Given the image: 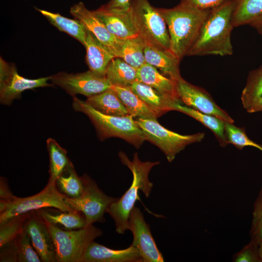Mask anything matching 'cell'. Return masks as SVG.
<instances>
[{
    "label": "cell",
    "instance_id": "6da1fadb",
    "mask_svg": "<svg viewBox=\"0 0 262 262\" xmlns=\"http://www.w3.org/2000/svg\"><path fill=\"white\" fill-rule=\"evenodd\" d=\"M234 4V0H228L211 10L187 55L224 56L233 54L230 37L234 27L232 14Z\"/></svg>",
    "mask_w": 262,
    "mask_h": 262
},
{
    "label": "cell",
    "instance_id": "7a4b0ae2",
    "mask_svg": "<svg viewBox=\"0 0 262 262\" xmlns=\"http://www.w3.org/2000/svg\"><path fill=\"white\" fill-rule=\"evenodd\" d=\"M121 163L127 166L132 172L133 179L130 187L122 196L113 202L106 210L113 219L115 231L123 234L128 230L129 218L130 213L138 199V192L141 191L146 197L149 196L153 184L148 179L151 168L159 164V162H142L137 153L133 154V159L130 160L122 151L118 153Z\"/></svg>",
    "mask_w": 262,
    "mask_h": 262
},
{
    "label": "cell",
    "instance_id": "3957f363",
    "mask_svg": "<svg viewBox=\"0 0 262 262\" xmlns=\"http://www.w3.org/2000/svg\"><path fill=\"white\" fill-rule=\"evenodd\" d=\"M159 10L167 27L169 50L180 61L187 55L211 10L181 3L172 8Z\"/></svg>",
    "mask_w": 262,
    "mask_h": 262
},
{
    "label": "cell",
    "instance_id": "277c9868",
    "mask_svg": "<svg viewBox=\"0 0 262 262\" xmlns=\"http://www.w3.org/2000/svg\"><path fill=\"white\" fill-rule=\"evenodd\" d=\"M72 107L76 111L85 114L90 118L102 140L109 137H119L137 148L146 140L142 130L131 115L103 114L76 97L73 98Z\"/></svg>",
    "mask_w": 262,
    "mask_h": 262
},
{
    "label": "cell",
    "instance_id": "5b68a950",
    "mask_svg": "<svg viewBox=\"0 0 262 262\" xmlns=\"http://www.w3.org/2000/svg\"><path fill=\"white\" fill-rule=\"evenodd\" d=\"M45 223L54 244L57 262H83L89 245L103 233L93 225L78 229L64 230Z\"/></svg>",
    "mask_w": 262,
    "mask_h": 262
},
{
    "label": "cell",
    "instance_id": "8992f818",
    "mask_svg": "<svg viewBox=\"0 0 262 262\" xmlns=\"http://www.w3.org/2000/svg\"><path fill=\"white\" fill-rule=\"evenodd\" d=\"M129 10L138 34L146 44L169 50L167 27L159 8L147 0H132Z\"/></svg>",
    "mask_w": 262,
    "mask_h": 262
},
{
    "label": "cell",
    "instance_id": "52a82bcc",
    "mask_svg": "<svg viewBox=\"0 0 262 262\" xmlns=\"http://www.w3.org/2000/svg\"><path fill=\"white\" fill-rule=\"evenodd\" d=\"M136 121L146 140L157 146L170 163L187 146L201 142L205 136L204 132L189 135L179 134L165 128L155 119L138 118Z\"/></svg>",
    "mask_w": 262,
    "mask_h": 262
},
{
    "label": "cell",
    "instance_id": "ba28073f",
    "mask_svg": "<svg viewBox=\"0 0 262 262\" xmlns=\"http://www.w3.org/2000/svg\"><path fill=\"white\" fill-rule=\"evenodd\" d=\"M65 196L55 185L47 183L39 193L28 197H15L12 201L7 200L6 210L0 213V224L21 214L44 208H54L63 212L74 211L66 202Z\"/></svg>",
    "mask_w": 262,
    "mask_h": 262
},
{
    "label": "cell",
    "instance_id": "9c48e42d",
    "mask_svg": "<svg viewBox=\"0 0 262 262\" xmlns=\"http://www.w3.org/2000/svg\"><path fill=\"white\" fill-rule=\"evenodd\" d=\"M82 177L84 183L82 194L77 197L66 196L65 201L74 211L83 214L86 226L95 222H103L107 208L118 198L106 195L88 175L84 174Z\"/></svg>",
    "mask_w": 262,
    "mask_h": 262
},
{
    "label": "cell",
    "instance_id": "30bf717a",
    "mask_svg": "<svg viewBox=\"0 0 262 262\" xmlns=\"http://www.w3.org/2000/svg\"><path fill=\"white\" fill-rule=\"evenodd\" d=\"M53 85L64 89L72 98L81 94L87 98L100 94L111 87L105 77L98 76L90 70L75 74L61 72L50 76Z\"/></svg>",
    "mask_w": 262,
    "mask_h": 262
},
{
    "label": "cell",
    "instance_id": "8fae6325",
    "mask_svg": "<svg viewBox=\"0 0 262 262\" xmlns=\"http://www.w3.org/2000/svg\"><path fill=\"white\" fill-rule=\"evenodd\" d=\"M178 98L185 105L225 122L234 123L233 119L214 101L204 89L192 84L182 78L176 81Z\"/></svg>",
    "mask_w": 262,
    "mask_h": 262
},
{
    "label": "cell",
    "instance_id": "7c38bea8",
    "mask_svg": "<svg viewBox=\"0 0 262 262\" xmlns=\"http://www.w3.org/2000/svg\"><path fill=\"white\" fill-rule=\"evenodd\" d=\"M128 229L133 235L131 245L137 247L143 262H163L164 259L140 209L134 206L129 218Z\"/></svg>",
    "mask_w": 262,
    "mask_h": 262
},
{
    "label": "cell",
    "instance_id": "4fadbf2b",
    "mask_svg": "<svg viewBox=\"0 0 262 262\" xmlns=\"http://www.w3.org/2000/svg\"><path fill=\"white\" fill-rule=\"evenodd\" d=\"M70 14L84 26L102 44L115 56L118 57L121 39L113 35L93 11L88 10L82 2L72 6Z\"/></svg>",
    "mask_w": 262,
    "mask_h": 262
},
{
    "label": "cell",
    "instance_id": "5bb4252c",
    "mask_svg": "<svg viewBox=\"0 0 262 262\" xmlns=\"http://www.w3.org/2000/svg\"><path fill=\"white\" fill-rule=\"evenodd\" d=\"M24 230L43 262H57L54 244L45 222L34 211L31 212Z\"/></svg>",
    "mask_w": 262,
    "mask_h": 262
},
{
    "label": "cell",
    "instance_id": "9a60e30c",
    "mask_svg": "<svg viewBox=\"0 0 262 262\" xmlns=\"http://www.w3.org/2000/svg\"><path fill=\"white\" fill-rule=\"evenodd\" d=\"M93 11L116 38L124 39L139 36L129 9L127 11L115 10L104 5Z\"/></svg>",
    "mask_w": 262,
    "mask_h": 262
},
{
    "label": "cell",
    "instance_id": "2e32d148",
    "mask_svg": "<svg viewBox=\"0 0 262 262\" xmlns=\"http://www.w3.org/2000/svg\"><path fill=\"white\" fill-rule=\"evenodd\" d=\"M83 262H143L138 248L132 245L112 249L93 241L88 247Z\"/></svg>",
    "mask_w": 262,
    "mask_h": 262
},
{
    "label": "cell",
    "instance_id": "e0dca14e",
    "mask_svg": "<svg viewBox=\"0 0 262 262\" xmlns=\"http://www.w3.org/2000/svg\"><path fill=\"white\" fill-rule=\"evenodd\" d=\"M50 76L36 79H30L20 76L15 67L12 74L3 85L0 86V101L4 105H10L15 99L20 97L21 93L28 89L52 86L48 82Z\"/></svg>",
    "mask_w": 262,
    "mask_h": 262
},
{
    "label": "cell",
    "instance_id": "ac0fdd59",
    "mask_svg": "<svg viewBox=\"0 0 262 262\" xmlns=\"http://www.w3.org/2000/svg\"><path fill=\"white\" fill-rule=\"evenodd\" d=\"M84 47L89 70L98 76L105 77L109 64L115 56L88 31Z\"/></svg>",
    "mask_w": 262,
    "mask_h": 262
},
{
    "label": "cell",
    "instance_id": "d6986e66",
    "mask_svg": "<svg viewBox=\"0 0 262 262\" xmlns=\"http://www.w3.org/2000/svg\"><path fill=\"white\" fill-rule=\"evenodd\" d=\"M145 62L159 69L165 76L177 81L182 78L179 69L180 60L169 50L147 44L144 49Z\"/></svg>",
    "mask_w": 262,
    "mask_h": 262
},
{
    "label": "cell",
    "instance_id": "ffe728a7",
    "mask_svg": "<svg viewBox=\"0 0 262 262\" xmlns=\"http://www.w3.org/2000/svg\"><path fill=\"white\" fill-rule=\"evenodd\" d=\"M137 81L150 86L164 95L179 98L176 81L165 76L156 67L147 63L137 69Z\"/></svg>",
    "mask_w": 262,
    "mask_h": 262
},
{
    "label": "cell",
    "instance_id": "44dd1931",
    "mask_svg": "<svg viewBox=\"0 0 262 262\" xmlns=\"http://www.w3.org/2000/svg\"><path fill=\"white\" fill-rule=\"evenodd\" d=\"M34 212L45 222L64 230L78 229L86 226L85 217L80 212H63L50 207Z\"/></svg>",
    "mask_w": 262,
    "mask_h": 262
},
{
    "label": "cell",
    "instance_id": "7402d4cb",
    "mask_svg": "<svg viewBox=\"0 0 262 262\" xmlns=\"http://www.w3.org/2000/svg\"><path fill=\"white\" fill-rule=\"evenodd\" d=\"M180 100L174 101L171 106V111L184 113L201 123L214 134L222 147L228 144L225 131V121L211 115L204 114L181 104Z\"/></svg>",
    "mask_w": 262,
    "mask_h": 262
},
{
    "label": "cell",
    "instance_id": "603a6c76",
    "mask_svg": "<svg viewBox=\"0 0 262 262\" xmlns=\"http://www.w3.org/2000/svg\"><path fill=\"white\" fill-rule=\"evenodd\" d=\"M129 87L143 101L154 110L159 116L171 111L172 102L179 99L164 95L150 86L137 81L133 82Z\"/></svg>",
    "mask_w": 262,
    "mask_h": 262
},
{
    "label": "cell",
    "instance_id": "cb8c5ba5",
    "mask_svg": "<svg viewBox=\"0 0 262 262\" xmlns=\"http://www.w3.org/2000/svg\"><path fill=\"white\" fill-rule=\"evenodd\" d=\"M122 103L128 110L129 114L133 117L143 119H155L158 114L143 101L129 87L112 85Z\"/></svg>",
    "mask_w": 262,
    "mask_h": 262
},
{
    "label": "cell",
    "instance_id": "d4e9b609",
    "mask_svg": "<svg viewBox=\"0 0 262 262\" xmlns=\"http://www.w3.org/2000/svg\"><path fill=\"white\" fill-rule=\"evenodd\" d=\"M85 102L96 110L107 115H130L122 101L111 87L106 91L87 98Z\"/></svg>",
    "mask_w": 262,
    "mask_h": 262
},
{
    "label": "cell",
    "instance_id": "484cf974",
    "mask_svg": "<svg viewBox=\"0 0 262 262\" xmlns=\"http://www.w3.org/2000/svg\"><path fill=\"white\" fill-rule=\"evenodd\" d=\"M36 10L59 31L67 33L84 46L87 30L79 20L65 17L59 13L38 8Z\"/></svg>",
    "mask_w": 262,
    "mask_h": 262
},
{
    "label": "cell",
    "instance_id": "4316f807",
    "mask_svg": "<svg viewBox=\"0 0 262 262\" xmlns=\"http://www.w3.org/2000/svg\"><path fill=\"white\" fill-rule=\"evenodd\" d=\"M105 77L112 85L129 87L137 81V69L115 57L109 64Z\"/></svg>",
    "mask_w": 262,
    "mask_h": 262
},
{
    "label": "cell",
    "instance_id": "83f0119b",
    "mask_svg": "<svg viewBox=\"0 0 262 262\" xmlns=\"http://www.w3.org/2000/svg\"><path fill=\"white\" fill-rule=\"evenodd\" d=\"M47 146L49 158L48 183L55 185L57 179L72 163L67 156L66 150L54 139L48 138Z\"/></svg>",
    "mask_w": 262,
    "mask_h": 262
},
{
    "label": "cell",
    "instance_id": "f1b7e54d",
    "mask_svg": "<svg viewBox=\"0 0 262 262\" xmlns=\"http://www.w3.org/2000/svg\"><path fill=\"white\" fill-rule=\"evenodd\" d=\"M232 14L233 27L250 25L262 15V0H234Z\"/></svg>",
    "mask_w": 262,
    "mask_h": 262
},
{
    "label": "cell",
    "instance_id": "f546056e",
    "mask_svg": "<svg viewBox=\"0 0 262 262\" xmlns=\"http://www.w3.org/2000/svg\"><path fill=\"white\" fill-rule=\"evenodd\" d=\"M146 43L139 36L121 39L118 57L138 69L145 64L144 49Z\"/></svg>",
    "mask_w": 262,
    "mask_h": 262
},
{
    "label": "cell",
    "instance_id": "4dcf8cb0",
    "mask_svg": "<svg viewBox=\"0 0 262 262\" xmlns=\"http://www.w3.org/2000/svg\"><path fill=\"white\" fill-rule=\"evenodd\" d=\"M55 185L62 194L68 197H78L84 190L82 177L78 175L72 163L57 179Z\"/></svg>",
    "mask_w": 262,
    "mask_h": 262
},
{
    "label": "cell",
    "instance_id": "1f68e13d",
    "mask_svg": "<svg viewBox=\"0 0 262 262\" xmlns=\"http://www.w3.org/2000/svg\"><path fill=\"white\" fill-rule=\"evenodd\" d=\"M262 95V66L250 72L241 99L244 109L248 110Z\"/></svg>",
    "mask_w": 262,
    "mask_h": 262
},
{
    "label": "cell",
    "instance_id": "d6a6232c",
    "mask_svg": "<svg viewBox=\"0 0 262 262\" xmlns=\"http://www.w3.org/2000/svg\"><path fill=\"white\" fill-rule=\"evenodd\" d=\"M31 212L15 216L0 224V247L14 240L23 231Z\"/></svg>",
    "mask_w": 262,
    "mask_h": 262
},
{
    "label": "cell",
    "instance_id": "836d02e7",
    "mask_svg": "<svg viewBox=\"0 0 262 262\" xmlns=\"http://www.w3.org/2000/svg\"><path fill=\"white\" fill-rule=\"evenodd\" d=\"M225 131L229 144L239 150L246 147H254L262 152V145L251 140L247 135L244 127H239L233 123L225 122Z\"/></svg>",
    "mask_w": 262,
    "mask_h": 262
},
{
    "label": "cell",
    "instance_id": "e575fe53",
    "mask_svg": "<svg viewBox=\"0 0 262 262\" xmlns=\"http://www.w3.org/2000/svg\"><path fill=\"white\" fill-rule=\"evenodd\" d=\"M17 262H41L27 233L23 231L15 238Z\"/></svg>",
    "mask_w": 262,
    "mask_h": 262
},
{
    "label": "cell",
    "instance_id": "d590c367",
    "mask_svg": "<svg viewBox=\"0 0 262 262\" xmlns=\"http://www.w3.org/2000/svg\"><path fill=\"white\" fill-rule=\"evenodd\" d=\"M249 236L250 241L259 246L262 243V186L253 205Z\"/></svg>",
    "mask_w": 262,
    "mask_h": 262
},
{
    "label": "cell",
    "instance_id": "8d00e7d4",
    "mask_svg": "<svg viewBox=\"0 0 262 262\" xmlns=\"http://www.w3.org/2000/svg\"><path fill=\"white\" fill-rule=\"evenodd\" d=\"M259 245L250 241L239 251L233 255L232 261L262 262L259 254Z\"/></svg>",
    "mask_w": 262,
    "mask_h": 262
},
{
    "label": "cell",
    "instance_id": "74e56055",
    "mask_svg": "<svg viewBox=\"0 0 262 262\" xmlns=\"http://www.w3.org/2000/svg\"><path fill=\"white\" fill-rule=\"evenodd\" d=\"M228 0H181V4L202 10H211Z\"/></svg>",
    "mask_w": 262,
    "mask_h": 262
},
{
    "label": "cell",
    "instance_id": "f35d334b",
    "mask_svg": "<svg viewBox=\"0 0 262 262\" xmlns=\"http://www.w3.org/2000/svg\"><path fill=\"white\" fill-rule=\"evenodd\" d=\"M15 239L0 247V262H17Z\"/></svg>",
    "mask_w": 262,
    "mask_h": 262
},
{
    "label": "cell",
    "instance_id": "ab89813d",
    "mask_svg": "<svg viewBox=\"0 0 262 262\" xmlns=\"http://www.w3.org/2000/svg\"><path fill=\"white\" fill-rule=\"evenodd\" d=\"M15 66L5 62L0 58V86L3 85L8 80L15 67Z\"/></svg>",
    "mask_w": 262,
    "mask_h": 262
},
{
    "label": "cell",
    "instance_id": "60d3db41",
    "mask_svg": "<svg viewBox=\"0 0 262 262\" xmlns=\"http://www.w3.org/2000/svg\"><path fill=\"white\" fill-rule=\"evenodd\" d=\"M15 196L11 191L7 182L5 178L0 177V199L12 201Z\"/></svg>",
    "mask_w": 262,
    "mask_h": 262
},
{
    "label": "cell",
    "instance_id": "b9f144b4",
    "mask_svg": "<svg viewBox=\"0 0 262 262\" xmlns=\"http://www.w3.org/2000/svg\"><path fill=\"white\" fill-rule=\"evenodd\" d=\"M132 0H110L105 4L109 8L127 11L130 9L131 3Z\"/></svg>",
    "mask_w": 262,
    "mask_h": 262
},
{
    "label": "cell",
    "instance_id": "7bdbcfd3",
    "mask_svg": "<svg viewBox=\"0 0 262 262\" xmlns=\"http://www.w3.org/2000/svg\"><path fill=\"white\" fill-rule=\"evenodd\" d=\"M248 113H253L262 111V95L257 101L246 111Z\"/></svg>",
    "mask_w": 262,
    "mask_h": 262
},
{
    "label": "cell",
    "instance_id": "ee69618b",
    "mask_svg": "<svg viewBox=\"0 0 262 262\" xmlns=\"http://www.w3.org/2000/svg\"><path fill=\"white\" fill-rule=\"evenodd\" d=\"M249 25L255 28L262 35V15Z\"/></svg>",
    "mask_w": 262,
    "mask_h": 262
},
{
    "label": "cell",
    "instance_id": "f6af8a7d",
    "mask_svg": "<svg viewBox=\"0 0 262 262\" xmlns=\"http://www.w3.org/2000/svg\"><path fill=\"white\" fill-rule=\"evenodd\" d=\"M259 251L260 256L262 261V243L259 245Z\"/></svg>",
    "mask_w": 262,
    "mask_h": 262
}]
</instances>
